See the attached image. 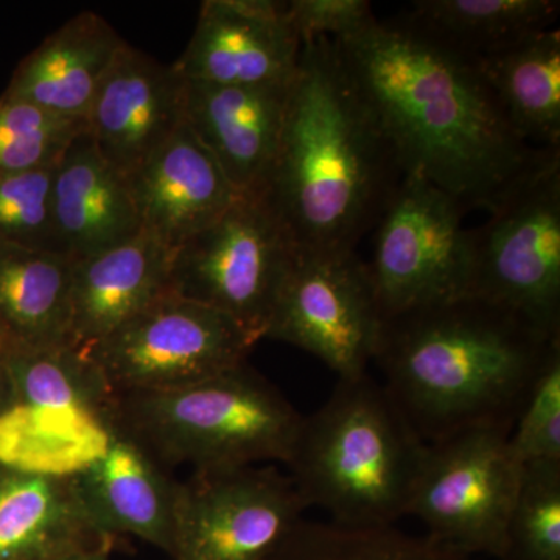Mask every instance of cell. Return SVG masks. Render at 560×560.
Returning a JSON list of instances; mask_svg holds the SVG:
<instances>
[{"label":"cell","mask_w":560,"mask_h":560,"mask_svg":"<svg viewBox=\"0 0 560 560\" xmlns=\"http://www.w3.org/2000/svg\"><path fill=\"white\" fill-rule=\"evenodd\" d=\"M128 180L140 231L172 250L219 219L238 198L186 124Z\"/></svg>","instance_id":"cell-18"},{"label":"cell","mask_w":560,"mask_h":560,"mask_svg":"<svg viewBox=\"0 0 560 560\" xmlns=\"http://www.w3.org/2000/svg\"><path fill=\"white\" fill-rule=\"evenodd\" d=\"M425 445L370 372L340 378L302 420L287 467L307 508L348 528H389L408 515Z\"/></svg>","instance_id":"cell-4"},{"label":"cell","mask_w":560,"mask_h":560,"mask_svg":"<svg viewBox=\"0 0 560 560\" xmlns=\"http://www.w3.org/2000/svg\"><path fill=\"white\" fill-rule=\"evenodd\" d=\"M466 212L429 180L401 176L375 224L374 254L366 264L382 319L467 294L471 232L463 224Z\"/></svg>","instance_id":"cell-11"},{"label":"cell","mask_w":560,"mask_h":560,"mask_svg":"<svg viewBox=\"0 0 560 560\" xmlns=\"http://www.w3.org/2000/svg\"><path fill=\"white\" fill-rule=\"evenodd\" d=\"M10 346L9 335H7L5 329H3L2 324H0V355L5 352L7 348Z\"/></svg>","instance_id":"cell-34"},{"label":"cell","mask_w":560,"mask_h":560,"mask_svg":"<svg viewBox=\"0 0 560 560\" xmlns=\"http://www.w3.org/2000/svg\"><path fill=\"white\" fill-rule=\"evenodd\" d=\"M264 560H470L427 536H410L396 526L348 528L304 518Z\"/></svg>","instance_id":"cell-26"},{"label":"cell","mask_w":560,"mask_h":560,"mask_svg":"<svg viewBox=\"0 0 560 560\" xmlns=\"http://www.w3.org/2000/svg\"><path fill=\"white\" fill-rule=\"evenodd\" d=\"M84 130V120L68 119L0 95V172L51 167Z\"/></svg>","instance_id":"cell-28"},{"label":"cell","mask_w":560,"mask_h":560,"mask_svg":"<svg viewBox=\"0 0 560 560\" xmlns=\"http://www.w3.org/2000/svg\"><path fill=\"white\" fill-rule=\"evenodd\" d=\"M290 84L223 86L186 80L184 124L212 154L238 195L267 187Z\"/></svg>","instance_id":"cell-17"},{"label":"cell","mask_w":560,"mask_h":560,"mask_svg":"<svg viewBox=\"0 0 560 560\" xmlns=\"http://www.w3.org/2000/svg\"><path fill=\"white\" fill-rule=\"evenodd\" d=\"M510 445L522 464L560 460V342L548 353L523 400Z\"/></svg>","instance_id":"cell-30"},{"label":"cell","mask_w":560,"mask_h":560,"mask_svg":"<svg viewBox=\"0 0 560 560\" xmlns=\"http://www.w3.org/2000/svg\"><path fill=\"white\" fill-rule=\"evenodd\" d=\"M510 429L485 427L425 445L408 515L460 555L501 559L523 464Z\"/></svg>","instance_id":"cell-10"},{"label":"cell","mask_w":560,"mask_h":560,"mask_svg":"<svg viewBox=\"0 0 560 560\" xmlns=\"http://www.w3.org/2000/svg\"><path fill=\"white\" fill-rule=\"evenodd\" d=\"M308 510L276 466L191 471L178 481L175 560H264Z\"/></svg>","instance_id":"cell-13"},{"label":"cell","mask_w":560,"mask_h":560,"mask_svg":"<svg viewBox=\"0 0 560 560\" xmlns=\"http://www.w3.org/2000/svg\"><path fill=\"white\" fill-rule=\"evenodd\" d=\"M73 259L0 243V324L11 346H72Z\"/></svg>","instance_id":"cell-24"},{"label":"cell","mask_w":560,"mask_h":560,"mask_svg":"<svg viewBox=\"0 0 560 560\" xmlns=\"http://www.w3.org/2000/svg\"><path fill=\"white\" fill-rule=\"evenodd\" d=\"M11 404V383L9 371H7L5 360L3 353L0 355V419L9 410Z\"/></svg>","instance_id":"cell-33"},{"label":"cell","mask_w":560,"mask_h":560,"mask_svg":"<svg viewBox=\"0 0 560 560\" xmlns=\"http://www.w3.org/2000/svg\"><path fill=\"white\" fill-rule=\"evenodd\" d=\"M116 420L162 466L289 464L304 416L248 361L171 390L116 396Z\"/></svg>","instance_id":"cell-5"},{"label":"cell","mask_w":560,"mask_h":560,"mask_svg":"<svg viewBox=\"0 0 560 560\" xmlns=\"http://www.w3.org/2000/svg\"><path fill=\"white\" fill-rule=\"evenodd\" d=\"M335 44L389 140L401 175L429 180L467 212H490L560 151L523 142L477 60L404 20H377Z\"/></svg>","instance_id":"cell-1"},{"label":"cell","mask_w":560,"mask_h":560,"mask_svg":"<svg viewBox=\"0 0 560 560\" xmlns=\"http://www.w3.org/2000/svg\"><path fill=\"white\" fill-rule=\"evenodd\" d=\"M515 135L560 150V31L530 33L477 60Z\"/></svg>","instance_id":"cell-23"},{"label":"cell","mask_w":560,"mask_h":560,"mask_svg":"<svg viewBox=\"0 0 560 560\" xmlns=\"http://www.w3.org/2000/svg\"><path fill=\"white\" fill-rule=\"evenodd\" d=\"M51 217L62 253L73 260L119 246L142 232L130 180L103 160L86 130L55 164Z\"/></svg>","instance_id":"cell-19"},{"label":"cell","mask_w":560,"mask_h":560,"mask_svg":"<svg viewBox=\"0 0 560 560\" xmlns=\"http://www.w3.org/2000/svg\"><path fill=\"white\" fill-rule=\"evenodd\" d=\"M70 477L98 533L138 537L172 555L178 481L116 419L102 451Z\"/></svg>","instance_id":"cell-16"},{"label":"cell","mask_w":560,"mask_h":560,"mask_svg":"<svg viewBox=\"0 0 560 560\" xmlns=\"http://www.w3.org/2000/svg\"><path fill=\"white\" fill-rule=\"evenodd\" d=\"M172 249L140 232L131 241L73 260V348L86 349L171 291Z\"/></svg>","instance_id":"cell-20"},{"label":"cell","mask_w":560,"mask_h":560,"mask_svg":"<svg viewBox=\"0 0 560 560\" xmlns=\"http://www.w3.org/2000/svg\"><path fill=\"white\" fill-rule=\"evenodd\" d=\"M54 167L0 172V243L65 254L51 217Z\"/></svg>","instance_id":"cell-29"},{"label":"cell","mask_w":560,"mask_h":560,"mask_svg":"<svg viewBox=\"0 0 560 560\" xmlns=\"http://www.w3.org/2000/svg\"><path fill=\"white\" fill-rule=\"evenodd\" d=\"M526 320L464 294L382 319L372 363L423 444L485 427H514L550 350Z\"/></svg>","instance_id":"cell-3"},{"label":"cell","mask_w":560,"mask_h":560,"mask_svg":"<svg viewBox=\"0 0 560 560\" xmlns=\"http://www.w3.org/2000/svg\"><path fill=\"white\" fill-rule=\"evenodd\" d=\"M114 541L92 525L72 477L0 463V560H54Z\"/></svg>","instance_id":"cell-22"},{"label":"cell","mask_w":560,"mask_h":560,"mask_svg":"<svg viewBox=\"0 0 560 560\" xmlns=\"http://www.w3.org/2000/svg\"><path fill=\"white\" fill-rule=\"evenodd\" d=\"M127 40L94 11L62 24L14 70L2 97L86 120L103 79Z\"/></svg>","instance_id":"cell-21"},{"label":"cell","mask_w":560,"mask_h":560,"mask_svg":"<svg viewBox=\"0 0 560 560\" xmlns=\"http://www.w3.org/2000/svg\"><path fill=\"white\" fill-rule=\"evenodd\" d=\"M302 40L279 0H206L179 60L187 81L223 86L290 83Z\"/></svg>","instance_id":"cell-14"},{"label":"cell","mask_w":560,"mask_h":560,"mask_svg":"<svg viewBox=\"0 0 560 560\" xmlns=\"http://www.w3.org/2000/svg\"><path fill=\"white\" fill-rule=\"evenodd\" d=\"M113 547L114 541H102V544L90 545V547L66 552V555L54 560H109Z\"/></svg>","instance_id":"cell-32"},{"label":"cell","mask_w":560,"mask_h":560,"mask_svg":"<svg viewBox=\"0 0 560 560\" xmlns=\"http://www.w3.org/2000/svg\"><path fill=\"white\" fill-rule=\"evenodd\" d=\"M186 80L125 43L103 79L86 131L110 167L130 178L184 125Z\"/></svg>","instance_id":"cell-15"},{"label":"cell","mask_w":560,"mask_h":560,"mask_svg":"<svg viewBox=\"0 0 560 560\" xmlns=\"http://www.w3.org/2000/svg\"><path fill=\"white\" fill-rule=\"evenodd\" d=\"M11 404L0 419V463L70 475L105 445L116 394L73 346L3 352Z\"/></svg>","instance_id":"cell-6"},{"label":"cell","mask_w":560,"mask_h":560,"mask_svg":"<svg viewBox=\"0 0 560 560\" xmlns=\"http://www.w3.org/2000/svg\"><path fill=\"white\" fill-rule=\"evenodd\" d=\"M287 16L302 43L350 38L377 21L366 0H289Z\"/></svg>","instance_id":"cell-31"},{"label":"cell","mask_w":560,"mask_h":560,"mask_svg":"<svg viewBox=\"0 0 560 560\" xmlns=\"http://www.w3.org/2000/svg\"><path fill=\"white\" fill-rule=\"evenodd\" d=\"M257 342L230 316L167 293L81 350L119 396L195 385L246 363Z\"/></svg>","instance_id":"cell-9"},{"label":"cell","mask_w":560,"mask_h":560,"mask_svg":"<svg viewBox=\"0 0 560 560\" xmlns=\"http://www.w3.org/2000/svg\"><path fill=\"white\" fill-rule=\"evenodd\" d=\"M298 253L265 191L238 195L219 219L172 250L171 291L265 340Z\"/></svg>","instance_id":"cell-7"},{"label":"cell","mask_w":560,"mask_h":560,"mask_svg":"<svg viewBox=\"0 0 560 560\" xmlns=\"http://www.w3.org/2000/svg\"><path fill=\"white\" fill-rule=\"evenodd\" d=\"M382 315L357 250H300L283 282L265 338L324 361L340 378L368 374Z\"/></svg>","instance_id":"cell-12"},{"label":"cell","mask_w":560,"mask_h":560,"mask_svg":"<svg viewBox=\"0 0 560 560\" xmlns=\"http://www.w3.org/2000/svg\"><path fill=\"white\" fill-rule=\"evenodd\" d=\"M559 11L558 0H418L404 21L447 49L478 60L555 27Z\"/></svg>","instance_id":"cell-25"},{"label":"cell","mask_w":560,"mask_h":560,"mask_svg":"<svg viewBox=\"0 0 560 560\" xmlns=\"http://www.w3.org/2000/svg\"><path fill=\"white\" fill-rule=\"evenodd\" d=\"M401 176L335 40H304L264 190L298 249L357 250Z\"/></svg>","instance_id":"cell-2"},{"label":"cell","mask_w":560,"mask_h":560,"mask_svg":"<svg viewBox=\"0 0 560 560\" xmlns=\"http://www.w3.org/2000/svg\"><path fill=\"white\" fill-rule=\"evenodd\" d=\"M500 560H560V460L523 464Z\"/></svg>","instance_id":"cell-27"},{"label":"cell","mask_w":560,"mask_h":560,"mask_svg":"<svg viewBox=\"0 0 560 560\" xmlns=\"http://www.w3.org/2000/svg\"><path fill=\"white\" fill-rule=\"evenodd\" d=\"M471 232L467 294L485 298L560 340V151Z\"/></svg>","instance_id":"cell-8"}]
</instances>
